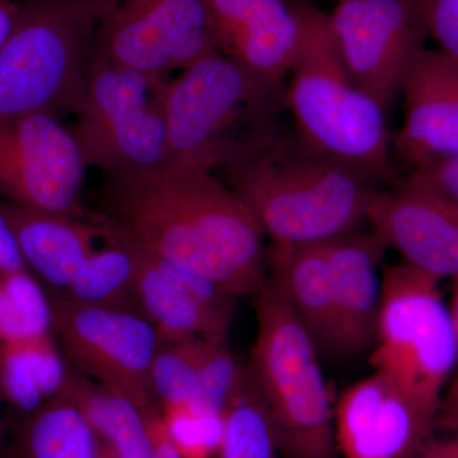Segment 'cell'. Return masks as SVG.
<instances>
[{
	"label": "cell",
	"instance_id": "6da1fadb",
	"mask_svg": "<svg viewBox=\"0 0 458 458\" xmlns=\"http://www.w3.org/2000/svg\"><path fill=\"white\" fill-rule=\"evenodd\" d=\"M95 216L141 251L233 297H255L267 282V237L213 171L165 164L107 174L102 212Z\"/></svg>",
	"mask_w": 458,
	"mask_h": 458
},
{
	"label": "cell",
	"instance_id": "7a4b0ae2",
	"mask_svg": "<svg viewBox=\"0 0 458 458\" xmlns=\"http://www.w3.org/2000/svg\"><path fill=\"white\" fill-rule=\"evenodd\" d=\"M273 246L325 242L366 221L376 183L313 149L285 123L223 165Z\"/></svg>",
	"mask_w": 458,
	"mask_h": 458
},
{
	"label": "cell",
	"instance_id": "3957f363",
	"mask_svg": "<svg viewBox=\"0 0 458 458\" xmlns=\"http://www.w3.org/2000/svg\"><path fill=\"white\" fill-rule=\"evenodd\" d=\"M302 25L300 53L285 83V107L301 138L322 155L355 168L373 182L403 179L393 157L384 108L355 84L330 16L294 2Z\"/></svg>",
	"mask_w": 458,
	"mask_h": 458
},
{
	"label": "cell",
	"instance_id": "277c9868",
	"mask_svg": "<svg viewBox=\"0 0 458 458\" xmlns=\"http://www.w3.org/2000/svg\"><path fill=\"white\" fill-rule=\"evenodd\" d=\"M158 101L168 164L209 171L259 140L240 134L242 126L270 131L286 110L285 87L265 82L218 51L183 69L174 83L161 84Z\"/></svg>",
	"mask_w": 458,
	"mask_h": 458
},
{
	"label": "cell",
	"instance_id": "5b68a950",
	"mask_svg": "<svg viewBox=\"0 0 458 458\" xmlns=\"http://www.w3.org/2000/svg\"><path fill=\"white\" fill-rule=\"evenodd\" d=\"M258 331L249 369L269 411L283 458H340L335 403L318 344L267 276L255 295Z\"/></svg>",
	"mask_w": 458,
	"mask_h": 458
},
{
	"label": "cell",
	"instance_id": "8992f818",
	"mask_svg": "<svg viewBox=\"0 0 458 458\" xmlns=\"http://www.w3.org/2000/svg\"><path fill=\"white\" fill-rule=\"evenodd\" d=\"M110 0H35L0 49V122L74 111Z\"/></svg>",
	"mask_w": 458,
	"mask_h": 458
},
{
	"label": "cell",
	"instance_id": "52a82bcc",
	"mask_svg": "<svg viewBox=\"0 0 458 458\" xmlns=\"http://www.w3.org/2000/svg\"><path fill=\"white\" fill-rule=\"evenodd\" d=\"M439 282L403 261L384 267L369 355L376 372L437 417L445 385L458 369L456 334Z\"/></svg>",
	"mask_w": 458,
	"mask_h": 458
},
{
	"label": "cell",
	"instance_id": "ba28073f",
	"mask_svg": "<svg viewBox=\"0 0 458 458\" xmlns=\"http://www.w3.org/2000/svg\"><path fill=\"white\" fill-rule=\"evenodd\" d=\"M161 84L93 53L71 131L86 167L117 174L168 164Z\"/></svg>",
	"mask_w": 458,
	"mask_h": 458
},
{
	"label": "cell",
	"instance_id": "9c48e42d",
	"mask_svg": "<svg viewBox=\"0 0 458 458\" xmlns=\"http://www.w3.org/2000/svg\"><path fill=\"white\" fill-rule=\"evenodd\" d=\"M49 298L53 331L71 369L161 417L150 391V367L161 345L155 327L138 313Z\"/></svg>",
	"mask_w": 458,
	"mask_h": 458
},
{
	"label": "cell",
	"instance_id": "30bf717a",
	"mask_svg": "<svg viewBox=\"0 0 458 458\" xmlns=\"http://www.w3.org/2000/svg\"><path fill=\"white\" fill-rule=\"evenodd\" d=\"M216 51L204 0H110L95 47L113 64L157 81Z\"/></svg>",
	"mask_w": 458,
	"mask_h": 458
},
{
	"label": "cell",
	"instance_id": "8fae6325",
	"mask_svg": "<svg viewBox=\"0 0 458 458\" xmlns=\"http://www.w3.org/2000/svg\"><path fill=\"white\" fill-rule=\"evenodd\" d=\"M331 27L355 84L390 113L429 38L415 0H337Z\"/></svg>",
	"mask_w": 458,
	"mask_h": 458
},
{
	"label": "cell",
	"instance_id": "7c38bea8",
	"mask_svg": "<svg viewBox=\"0 0 458 458\" xmlns=\"http://www.w3.org/2000/svg\"><path fill=\"white\" fill-rule=\"evenodd\" d=\"M82 156L55 114L0 122V197L40 212L78 216Z\"/></svg>",
	"mask_w": 458,
	"mask_h": 458
},
{
	"label": "cell",
	"instance_id": "4fadbf2b",
	"mask_svg": "<svg viewBox=\"0 0 458 458\" xmlns=\"http://www.w3.org/2000/svg\"><path fill=\"white\" fill-rule=\"evenodd\" d=\"M373 233L433 278H458V207L417 174L376 189L367 207Z\"/></svg>",
	"mask_w": 458,
	"mask_h": 458
},
{
	"label": "cell",
	"instance_id": "5bb4252c",
	"mask_svg": "<svg viewBox=\"0 0 458 458\" xmlns=\"http://www.w3.org/2000/svg\"><path fill=\"white\" fill-rule=\"evenodd\" d=\"M334 419L340 458H411L437 415L375 370L343 391Z\"/></svg>",
	"mask_w": 458,
	"mask_h": 458
},
{
	"label": "cell",
	"instance_id": "9a60e30c",
	"mask_svg": "<svg viewBox=\"0 0 458 458\" xmlns=\"http://www.w3.org/2000/svg\"><path fill=\"white\" fill-rule=\"evenodd\" d=\"M123 241L134 255L140 315L155 327L161 344L227 336L236 297Z\"/></svg>",
	"mask_w": 458,
	"mask_h": 458
},
{
	"label": "cell",
	"instance_id": "2e32d148",
	"mask_svg": "<svg viewBox=\"0 0 458 458\" xmlns=\"http://www.w3.org/2000/svg\"><path fill=\"white\" fill-rule=\"evenodd\" d=\"M403 123L394 155L409 172L458 156V59L437 49L419 54L401 87Z\"/></svg>",
	"mask_w": 458,
	"mask_h": 458
},
{
	"label": "cell",
	"instance_id": "e0dca14e",
	"mask_svg": "<svg viewBox=\"0 0 458 458\" xmlns=\"http://www.w3.org/2000/svg\"><path fill=\"white\" fill-rule=\"evenodd\" d=\"M216 50L265 82L285 87L302 25L286 0H204Z\"/></svg>",
	"mask_w": 458,
	"mask_h": 458
},
{
	"label": "cell",
	"instance_id": "ac0fdd59",
	"mask_svg": "<svg viewBox=\"0 0 458 458\" xmlns=\"http://www.w3.org/2000/svg\"><path fill=\"white\" fill-rule=\"evenodd\" d=\"M336 297V357H358L375 343L387 245L354 231L327 241Z\"/></svg>",
	"mask_w": 458,
	"mask_h": 458
},
{
	"label": "cell",
	"instance_id": "d6986e66",
	"mask_svg": "<svg viewBox=\"0 0 458 458\" xmlns=\"http://www.w3.org/2000/svg\"><path fill=\"white\" fill-rule=\"evenodd\" d=\"M16 237L27 267L53 289L64 293L90 254L106 234V225L78 221L74 216L40 212L16 204H0Z\"/></svg>",
	"mask_w": 458,
	"mask_h": 458
},
{
	"label": "cell",
	"instance_id": "ffe728a7",
	"mask_svg": "<svg viewBox=\"0 0 458 458\" xmlns=\"http://www.w3.org/2000/svg\"><path fill=\"white\" fill-rule=\"evenodd\" d=\"M267 265L321 354H336V297L327 241L267 247Z\"/></svg>",
	"mask_w": 458,
	"mask_h": 458
},
{
	"label": "cell",
	"instance_id": "44dd1931",
	"mask_svg": "<svg viewBox=\"0 0 458 458\" xmlns=\"http://www.w3.org/2000/svg\"><path fill=\"white\" fill-rule=\"evenodd\" d=\"M62 394L82 410L101 441L104 458H155L162 418L135 401L68 369Z\"/></svg>",
	"mask_w": 458,
	"mask_h": 458
},
{
	"label": "cell",
	"instance_id": "7402d4cb",
	"mask_svg": "<svg viewBox=\"0 0 458 458\" xmlns=\"http://www.w3.org/2000/svg\"><path fill=\"white\" fill-rule=\"evenodd\" d=\"M9 458H104V451L82 410L60 394L13 421Z\"/></svg>",
	"mask_w": 458,
	"mask_h": 458
},
{
	"label": "cell",
	"instance_id": "603a6c76",
	"mask_svg": "<svg viewBox=\"0 0 458 458\" xmlns=\"http://www.w3.org/2000/svg\"><path fill=\"white\" fill-rule=\"evenodd\" d=\"M66 373L53 335L0 342V394L13 412V421L62 394Z\"/></svg>",
	"mask_w": 458,
	"mask_h": 458
},
{
	"label": "cell",
	"instance_id": "cb8c5ba5",
	"mask_svg": "<svg viewBox=\"0 0 458 458\" xmlns=\"http://www.w3.org/2000/svg\"><path fill=\"white\" fill-rule=\"evenodd\" d=\"M106 228L105 245L90 254L60 297L82 306L140 315L135 295L134 255L122 238Z\"/></svg>",
	"mask_w": 458,
	"mask_h": 458
},
{
	"label": "cell",
	"instance_id": "d4e9b609",
	"mask_svg": "<svg viewBox=\"0 0 458 458\" xmlns=\"http://www.w3.org/2000/svg\"><path fill=\"white\" fill-rule=\"evenodd\" d=\"M221 458H283L269 411L249 367L225 415Z\"/></svg>",
	"mask_w": 458,
	"mask_h": 458
},
{
	"label": "cell",
	"instance_id": "484cf974",
	"mask_svg": "<svg viewBox=\"0 0 458 458\" xmlns=\"http://www.w3.org/2000/svg\"><path fill=\"white\" fill-rule=\"evenodd\" d=\"M54 335L49 295L29 270L0 274V342Z\"/></svg>",
	"mask_w": 458,
	"mask_h": 458
},
{
	"label": "cell",
	"instance_id": "4316f807",
	"mask_svg": "<svg viewBox=\"0 0 458 458\" xmlns=\"http://www.w3.org/2000/svg\"><path fill=\"white\" fill-rule=\"evenodd\" d=\"M216 340L221 339H194L159 345L150 367V391L157 405L168 410L188 405L201 363Z\"/></svg>",
	"mask_w": 458,
	"mask_h": 458
},
{
	"label": "cell",
	"instance_id": "83f0119b",
	"mask_svg": "<svg viewBox=\"0 0 458 458\" xmlns=\"http://www.w3.org/2000/svg\"><path fill=\"white\" fill-rule=\"evenodd\" d=\"M246 367L238 363L225 339L210 346L199 369L194 391L185 406L194 414L225 417L242 382Z\"/></svg>",
	"mask_w": 458,
	"mask_h": 458
},
{
	"label": "cell",
	"instance_id": "f1b7e54d",
	"mask_svg": "<svg viewBox=\"0 0 458 458\" xmlns=\"http://www.w3.org/2000/svg\"><path fill=\"white\" fill-rule=\"evenodd\" d=\"M167 434L180 451L207 454L221 450L225 417L194 414L186 408L172 409Z\"/></svg>",
	"mask_w": 458,
	"mask_h": 458
},
{
	"label": "cell",
	"instance_id": "f546056e",
	"mask_svg": "<svg viewBox=\"0 0 458 458\" xmlns=\"http://www.w3.org/2000/svg\"><path fill=\"white\" fill-rule=\"evenodd\" d=\"M429 38L458 59V0H415Z\"/></svg>",
	"mask_w": 458,
	"mask_h": 458
},
{
	"label": "cell",
	"instance_id": "4dcf8cb0",
	"mask_svg": "<svg viewBox=\"0 0 458 458\" xmlns=\"http://www.w3.org/2000/svg\"><path fill=\"white\" fill-rule=\"evenodd\" d=\"M408 174H417L419 179L458 207V156L441 159Z\"/></svg>",
	"mask_w": 458,
	"mask_h": 458
},
{
	"label": "cell",
	"instance_id": "1f68e13d",
	"mask_svg": "<svg viewBox=\"0 0 458 458\" xmlns=\"http://www.w3.org/2000/svg\"><path fill=\"white\" fill-rule=\"evenodd\" d=\"M13 231L0 209V274L26 270Z\"/></svg>",
	"mask_w": 458,
	"mask_h": 458
},
{
	"label": "cell",
	"instance_id": "d6a6232c",
	"mask_svg": "<svg viewBox=\"0 0 458 458\" xmlns=\"http://www.w3.org/2000/svg\"><path fill=\"white\" fill-rule=\"evenodd\" d=\"M436 426L441 427L448 433L458 430V369L450 387L443 394Z\"/></svg>",
	"mask_w": 458,
	"mask_h": 458
},
{
	"label": "cell",
	"instance_id": "836d02e7",
	"mask_svg": "<svg viewBox=\"0 0 458 458\" xmlns=\"http://www.w3.org/2000/svg\"><path fill=\"white\" fill-rule=\"evenodd\" d=\"M411 458H458V430L442 438L429 437Z\"/></svg>",
	"mask_w": 458,
	"mask_h": 458
},
{
	"label": "cell",
	"instance_id": "e575fe53",
	"mask_svg": "<svg viewBox=\"0 0 458 458\" xmlns=\"http://www.w3.org/2000/svg\"><path fill=\"white\" fill-rule=\"evenodd\" d=\"M21 12L22 7L13 0H0V49L16 29Z\"/></svg>",
	"mask_w": 458,
	"mask_h": 458
},
{
	"label": "cell",
	"instance_id": "d590c367",
	"mask_svg": "<svg viewBox=\"0 0 458 458\" xmlns=\"http://www.w3.org/2000/svg\"><path fill=\"white\" fill-rule=\"evenodd\" d=\"M4 403L0 394V458H9L11 454L12 430H13L11 414L3 408Z\"/></svg>",
	"mask_w": 458,
	"mask_h": 458
},
{
	"label": "cell",
	"instance_id": "8d00e7d4",
	"mask_svg": "<svg viewBox=\"0 0 458 458\" xmlns=\"http://www.w3.org/2000/svg\"><path fill=\"white\" fill-rule=\"evenodd\" d=\"M155 458H185L182 452L171 441L165 429L162 430L159 436Z\"/></svg>",
	"mask_w": 458,
	"mask_h": 458
},
{
	"label": "cell",
	"instance_id": "74e56055",
	"mask_svg": "<svg viewBox=\"0 0 458 458\" xmlns=\"http://www.w3.org/2000/svg\"><path fill=\"white\" fill-rule=\"evenodd\" d=\"M452 282V297L451 303L448 306L450 309L452 324H454V334L458 344V278L451 280Z\"/></svg>",
	"mask_w": 458,
	"mask_h": 458
}]
</instances>
